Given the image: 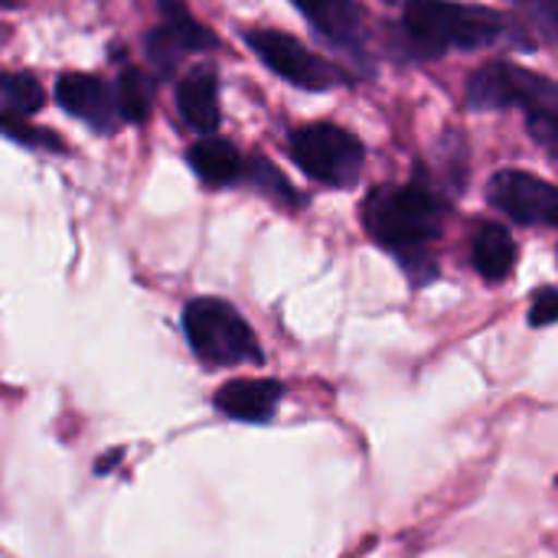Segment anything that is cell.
<instances>
[{"mask_svg":"<svg viewBox=\"0 0 558 558\" xmlns=\"http://www.w3.org/2000/svg\"><path fill=\"white\" fill-rule=\"evenodd\" d=\"M441 216H445L441 199L422 183L379 186L363 203L366 232L383 248L402 258L415 284H425L438 275L428 255V242L441 235Z\"/></svg>","mask_w":558,"mask_h":558,"instance_id":"cell-1","label":"cell"},{"mask_svg":"<svg viewBox=\"0 0 558 558\" xmlns=\"http://www.w3.org/2000/svg\"><path fill=\"white\" fill-rule=\"evenodd\" d=\"M405 36L428 56L448 49H481L504 36L507 20L490 7L451 0H409L402 16Z\"/></svg>","mask_w":558,"mask_h":558,"instance_id":"cell-2","label":"cell"},{"mask_svg":"<svg viewBox=\"0 0 558 558\" xmlns=\"http://www.w3.org/2000/svg\"><path fill=\"white\" fill-rule=\"evenodd\" d=\"M183 337L206 366L262 363V347L248 320L222 298H193L183 307Z\"/></svg>","mask_w":558,"mask_h":558,"instance_id":"cell-3","label":"cell"},{"mask_svg":"<svg viewBox=\"0 0 558 558\" xmlns=\"http://www.w3.org/2000/svg\"><path fill=\"white\" fill-rule=\"evenodd\" d=\"M468 105L477 111L523 108L526 118L558 114V85L513 62H487L468 82Z\"/></svg>","mask_w":558,"mask_h":558,"instance_id":"cell-4","label":"cell"},{"mask_svg":"<svg viewBox=\"0 0 558 558\" xmlns=\"http://www.w3.org/2000/svg\"><path fill=\"white\" fill-rule=\"evenodd\" d=\"M291 157L307 177L330 186H350L363 173L366 150L353 131L320 121L304 124L291 134Z\"/></svg>","mask_w":558,"mask_h":558,"instance_id":"cell-5","label":"cell"},{"mask_svg":"<svg viewBox=\"0 0 558 558\" xmlns=\"http://www.w3.org/2000/svg\"><path fill=\"white\" fill-rule=\"evenodd\" d=\"M242 39L271 72H278L298 88L324 92V88H337L347 82V72L340 65L314 56L304 43H298L294 36L281 29H245Z\"/></svg>","mask_w":558,"mask_h":558,"instance_id":"cell-6","label":"cell"},{"mask_svg":"<svg viewBox=\"0 0 558 558\" xmlns=\"http://www.w3.org/2000/svg\"><path fill=\"white\" fill-rule=\"evenodd\" d=\"M487 199L494 209L507 213L513 222L523 226H556L558 222V190L526 170H500L490 177Z\"/></svg>","mask_w":558,"mask_h":558,"instance_id":"cell-7","label":"cell"},{"mask_svg":"<svg viewBox=\"0 0 558 558\" xmlns=\"http://www.w3.org/2000/svg\"><path fill=\"white\" fill-rule=\"evenodd\" d=\"M160 13L163 23L157 29L147 33L144 46H147V59L157 65L160 75H170L177 69V62L186 52H199V49H213L219 46L216 33H209L186 7L183 0H160Z\"/></svg>","mask_w":558,"mask_h":558,"instance_id":"cell-8","label":"cell"},{"mask_svg":"<svg viewBox=\"0 0 558 558\" xmlns=\"http://www.w3.org/2000/svg\"><path fill=\"white\" fill-rule=\"evenodd\" d=\"M56 98L59 105L92 124L95 131L101 134H111L118 128V105H114V92L98 78V75H85V72H69V75H59L56 82Z\"/></svg>","mask_w":558,"mask_h":558,"instance_id":"cell-9","label":"cell"},{"mask_svg":"<svg viewBox=\"0 0 558 558\" xmlns=\"http://www.w3.org/2000/svg\"><path fill=\"white\" fill-rule=\"evenodd\" d=\"M281 399H284V383L278 379H232L219 386L213 405L232 422L265 425L278 415Z\"/></svg>","mask_w":558,"mask_h":558,"instance_id":"cell-10","label":"cell"},{"mask_svg":"<svg viewBox=\"0 0 558 558\" xmlns=\"http://www.w3.org/2000/svg\"><path fill=\"white\" fill-rule=\"evenodd\" d=\"M320 36H327L330 43L360 52L363 49V36H366V20H363V7L356 0H291Z\"/></svg>","mask_w":558,"mask_h":558,"instance_id":"cell-11","label":"cell"},{"mask_svg":"<svg viewBox=\"0 0 558 558\" xmlns=\"http://www.w3.org/2000/svg\"><path fill=\"white\" fill-rule=\"evenodd\" d=\"M177 108L193 131L213 134L222 121L219 111V78L209 65H196L177 85Z\"/></svg>","mask_w":558,"mask_h":558,"instance_id":"cell-12","label":"cell"},{"mask_svg":"<svg viewBox=\"0 0 558 558\" xmlns=\"http://www.w3.org/2000/svg\"><path fill=\"white\" fill-rule=\"evenodd\" d=\"M471 262L484 281H490V284L507 281L517 268V242L507 232V226L481 222L471 239Z\"/></svg>","mask_w":558,"mask_h":558,"instance_id":"cell-13","label":"cell"},{"mask_svg":"<svg viewBox=\"0 0 558 558\" xmlns=\"http://www.w3.org/2000/svg\"><path fill=\"white\" fill-rule=\"evenodd\" d=\"M190 167L209 183V186H229L245 173V160L235 144L226 137H203L190 147Z\"/></svg>","mask_w":558,"mask_h":558,"instance_id":"cell-14","label":"cell"},{"mask_svg":"<svg viewBox=\"0 0 558 558\" xmlns=\"http://www.w3.org/2000/svg\"><path fill=\"white\" fill-rule=\"evenodd\" d=\"M114 105H118V118H124L131 124L147 121L150 105H154V82L147 78V72H141L137 65H124L118 72Z\"/></svg>","mask_w":558,"mask_h":558,"instance_id":"cell-15","label":"cell"},{"mask_svg":"<svg viewBox=\"0 0 558 558\" xmlns=\"http://www.w3.org/2000/svg\"><path fill=\"white\" fill-rule=\"evenodd\" d=\"M0 108L16 114H33L43 108V88L33 75L0 72Z\"/></svg>","mask_w":558,"mask_h":558,"instance_id":"cell-16","label":"cell"},{"mask_svg":"<svg viewBox=\"0 0 558 558\" xmlns=\"http://www.w3.org/2000/svg\"><path fill=\"white\" fill-rule=\"evenodd\" d=\"M0 134L10 141H20L26 147H49V150H62V141L46 131V128H33L29 121H23V114L16 111H0Z\"/></svg>","mask_w":558,"mask_h":558,"instance_id":"cell-17","label":"cell"},{"mask_svg":"<svg viewBox=\"0 0 558 558\" xmlns=\"http://www.w3.org/2000/svg\"><path fill=\"white\" fill-rule=\"evenodd\" d=\"M248 180H252L258 190H265L268 196H275L278 203H288V206H298V203H301V196L288 186V180H284L275 167H268L265 160H255V163L248 167Z\"/></svg>","mask_w":558,"mask_h":558,"instance_id":"cell-18","label":"cell"},{"mask_svg":"<svg viewBox=\"0 0 558 558\" xmlns=\"http://www.w3.org/2000/svg\"><path fill=\"white\" fill-rule=\"evenodd\" d=\"M558 317V291L553 284L539 288L530 304V327H553Z\"/></svg>","mask_w":558,"mask_h":558,"instance_id":"cell-19","label":"cell"},{"mask_svg":"<svg viewBox=\"0 0 558 558\" xmlns=\"http://www.w3.org/2000/svg\"><path fill=\"white\" fill-rule=\"evenodd\" d=\"M520 7L533 16V23L546 33V39H556V26H558L556 0H520Z\"/></svg>","mask_w":558,"mask_h":558,"instance_id":"cell-20","label":"cell"},{"mask_svg":"<svg viewBox=\"0 0 558 558\" xmlns=\"http://www.w3.org/2000/svg\"><path fill=\"white\" fill-rule=\"evenodd\" d=\"M23 0H0V7H20Z\"/></svg>","mask_w":558,"mask_h":558,"instance_id":"cell-21","label":"cell"},{"mask_svg":"<svg viewBox=\"0 0 558 558\" xmlns=\"http://www.w3.org/2000/svg\"><path fill=\"white\" fill-rule=\"evenodd\" d=\"M389 3H402V0H389Z\"/></svg>","mask_w":558,"mask_h":558,"instance_id":"cell-22","label":"cell"}]
</instances>
